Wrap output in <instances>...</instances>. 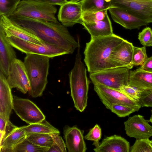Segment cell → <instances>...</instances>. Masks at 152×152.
Returning a JSON list of instances; mask_svg holds the SVG:
<instances>
[{"mask_svg":"<svg viewBox=\"0 0 152 152\" xmlns=\"http://www.w3.org/2000/svg\"><path fill=\"white\" fill-rule=\"evenodd\" d=\"M7 77L0 71V116L7 121L13 109V97Z\"/></svg>","mask_w":152,"mask_h":152,"instance_id":"18","label":"cell"},{"mask_svg":"<svg viewBox=\"0 0 152 152\" xmlns=\"http://www.w3.org/2000/svg\"><path fill=\"white\" fill-rule=\"evenodd\" d=\"M108 10L113 21L126 29H139L148 24L124 9L111 7Z\"/></svg>","mask_w":152,"mask_h":152,"instance_id":"16","label":"cell"},{"mask_svg":"<svg viewBox=\"0 0 152 152\" xmlns=\"http://www.w3.org/2000/svg\"><path fill=\"white\" fill-rule=\"evenodd\" d=\"M26 132L29 133H42L51 134L59 133L60 132L48 122L45 119L36 123L25 126Z\"/></svg>","mask_w":152,"mask_h":152,"instance_id":"25","label":"cell"},{"mask_svg":"<svg viewBox=\"0 0 152 152\" xmlns=\"http://www.w3.org/2000/svg\"><path fill=\"white\" fill-rule=\"evenodd\" d=\"M13 97V110L22 120L29 124L45 119L40 109L32 101L15 96Z\"/></svg>","mask_w":152,"mask_h":152,"instance_id":"9","label":"cell"},{"mask_svg":"<svg viewBox=\"0 0 152 152\" xmlns=\"http://www.w3.org/2000/svg\"><path fill=\"white\" fill-rule=\"evenodd\" d=\"M96 152H129V142L120 136L114 135L105 137L94 149Z\"/></svg>","mask_w":152,"mask_h":152,"instance_id":"20","label":"cell"},{"mask_svg":"<svg viewBox=\"0 0 152 152\" xmlns=\"http://www.w3.org/2000/svg\"><path fill=\"white\" fill-rule=\"evenodd\" d=\"M138 39L144 46H152V30L149 27H146L140 32Z\"/></svg>","mask_w":152,"mask_h":152,"instance_id":"36","label":"cell"},{"mask_svg":"<svg viewBox=\"0 0 152 152\" xmlns=\"http://www.w3.org/2000/svg\"><path fill=\"white\" fill-rule=\"evenodd\" d=\"M26 138L37 145L49 148L51 147L53 142L51 135L47 133H27Z\"/></svg>","mask_w":152,"mask_h":152,"instance_id":"26","label":"cell"},{"mask_svg":"<svg viewBox=\"0 0 152 152\" xmlns=\"http://www.w3.org/2000/svg\"><path fill=\"white\" fill-rule=\"evenodd\" d=\"M107 11L104 10L99 11L83 12L82 23L92 24L102 20L107 14Z\"/></svg>","mask_w":152,"mask_h":152,"instance_id":"28","label":"cell"},{"mask_svg":"<svg viewBox=\"0 0 152 152\" xmlns=\"http://www.w3.org/2000/svg\"><path fill=\"white\" fill-rule=\"evenodd\" d=\"M148 58L146 47H138L133 46L132 58L133 66H142Z\"/></svg>","mask_w":152,"mask_h":152,"instance_id":"30","label":"cell"},{"mask_svg":"<svg viewBox=\"0 0 152 152\" xmlns=\"http://www.w3.org/2000/svg\"><path fill=\"white\" fill-rule=\"evenodd\" d=\"M49 149L37 145L26 137L13 148L12 152H48Z\"/></svg>","mask_w":152,"mask_h":152,"instance_id":"27","label":"cell"},{"mask_svg":"<svg viewBox=\"0 0 152 152\" xmlns=\"http://www.w3.org/2000/svg\"><path fill=\"white\" fill-rule=\"evenodd\" d=\"M133 46L132 43L124 39L114 49L110 57L114 67H124L130 69L133 68Z\"/></svg>","mask_w":152,"mask_h":152,"instance_id":"15","label":"cell"},{"mask_svg":"<svg viewBox=\"0 0 152 152\" xmlns=\"http://www.w3.org/2000/svg\"><path fill=\"white\" fill-rule=\"evenodd\" d=\"M9 43L15 48L27 54L43 55L49 58L68 54L64 49L55 45L46 43L41 45L31 43L16 37H7Z\"/></svg>","mask_w":152,"mask_h":152,"instance_id":"7","label":"cell"},{"mask_svg":"<svg viewBox=\"0 0 152 152\" xmlns=\"http://www.w3.org/2000/svg\"><path fill=\"white\" fill-rule=\"evenodd\" d=\"M128 85L143 91L145 93L152 91V72L138 69L130 70Z\"/></svg>","mask_w":152,"mask_h":152,"instance_id":"21","label":"cell"},{"mask_svg":"<svg viewBox=\"0 0 152 152\" xmlns=\"http://www.w3.org/2000/svg\"><path fill=\"white\" fill-rule=\"evenodd\" d=\"M12 21L21 26L44 42L55 45L72 54L80 45L70 34L66 27L56 22L26 17L10 16Z\"/></svg>","mask_w":152,"mask_h":152,"instance_id":"1","label":"cell"},{"mask_svg":"<svg viewBox=\"0 0 152 152\" xmlns=\"http://www.w3.org/2000/svg\"><path fill=\"white\" fill-rule=\"evenodd\" d=\"M94 90L105 107L110 110L114 104L126 105L138 111L141 107L140 102L127 96L119 90L110 88L103 85H94Z\"/></svg>","mask_w":152,"mask_h":152,"instance_id":"8","label":"cell"},{"mask_svg":"<svg viewBox=\"0 0 152 152\" xmlns=\"http://www.w3.org/2000/svg\"><path fill=\"white\" fill-rule=\"evenodd\" d=\"M7 79L11 89L16 88L24 94L28 92L29 82L24 63L21 60L17 58L12 62Z\"/></svg>","mask_w":152,"mask_h":152,"instance_id":"11","label":"cell"},{"mask_svg":"<svg viewBox=\"0 0 152 152\" xmlns=\"http://www.w3.org/2000/svg\"><path fill=\"white\" fill-rule=\"evenodd\" d=\"M150 144L151 146L152 147V140H150Z\"/></svg>","mask_w":152,"mask_h":152,"instance_id":"43","label":"cell"},{"mask_svg":"<svg viewBox=\"0 0 152 152\" xmlns=\"http://www.w3.org/2000/svg\"><path fill=\"white\" fill-rule=\"evenodd\" d=\"M140 102L141 107H152V91L143 94Z\"/></svg>","mask_w":152,"mask_h":152,"instance_id":"37","label":"cell"},{"mask_svg":"<svg viewBox=\"0 0 152 152\" xmlns=\"http://www.w3.org/2000/svg\"><path fill=\"white\" fill-rule=\"evenodd\" d=\"M8 121L0 116V132L4 131Z\"/></svg>","mask_w":152,"mask_h":152,"instance_id":"40","label":"cell"},{"mask_svg":"<svg viewBox=\"0 0 152 152\" xmlns=\"http://www.w3.org/2000/svg\"><path fill=\"white\" fill-rule=\"evenodd\" d=\"M119 90L130 98L140 102L141 96L145 92L143 91L128 85L123 86Z\"/></svg>","mask_w":152,"mask_h":152,"instance_id":"34","label":"cell"},{"mask_svg":"<svg viewBox=\"0 0 152 152\" xmlns=\"http://www.w3.org/2000/svg\"><path fill=\"white\" fill-rule=\"evenodd\" d=\"M50 58L27 54L24 64L30 83L29 94L33 98L41 96L48 83Z\"/></svg>","mask_w":152,"mask_h":152,"instance_id":"3","label":"cell"},{"mask_svg":"<svg viewBox=\"0 0 152 152\" xmlns=\"http://www.w3.org/2000/svg\"><path fill=\"white\" fill-rule=\"evenodd\" d=\"M53 138V143L51 147L48 152H66L67 151L65 143L60 133H53L50 134Z\"/></svg>","mask_w":152,"mask_h":152,"instance_id":"32","label":"cell"},{"mask_svg":"<svg viewBox=\"0 0 152 152\" xmlns=\"http://www.w3.org/2000/svg\"><path fill=\"white\" fill-rule=\"evenodd\" d=\"M149 122V120L145 119L141 115L129 117L124 122L126 134L136 139L149 138L152 136V126Z\"/></svg>","mask_w":152,"mask_h":152,"instance_id":"13","label":"cell"},{"mask_svg":"<svg viewBox=\"0 0 152 152\" xmlns=\"http://www.w3.org/2000/svg\"><path fill=\"white\" fill-rule=\"evenodd\" d=\"M151 115L150 117V120H149L150 122H151L152 124V110H151Z\"/></svg>","mask_w":152,"mask_h":152,"instance_id":"41","label":"cell"},{"mask_svg":"<svg viewBox=\"0 0 152 152\" xmlns=\"http://www.w3.org/2000/svg\"><path fill=\"white\" fill-rule=\"evenodd\" d=\"M124 39L114 34L91 38L84 52V61L90 73L114 68L111 60L113 51Z\"/></svg>","mask_w":152,"mask_h":152,"instance_id":"2","label":"cell"},{"mask_svg":"<svg viewBox=\"0 0 152 152\" xmlns=\"http://www.w3.org/2000/svg\"><path fill=\"white\" fill-rule=\"evenodd\" d=\"M130 70L124 67L112 68L90 73L89 77L94 85L101 84L120 90L128 85Z\"/></svg>","mask_w":152,"mask_h":152,"instance_id":"6","label":"cell"},{"mask_svg":"<svg viewBox=\"0 0 152 152\" xmlns=\"http://www.w3.org/2000/svg\"><path fill=\"white\" fill-rule=\"evenodd\" d=\"M64 138L69 152H85L87 150L83 131L77 126L66 125L63 128Z\"/></svg>","mask_w":152,"mask_h":152,"instance_id":"17","label":"cell"},{"mask_svg":"<svg viewBox=\"0 0 152 152\" xmlns=\"http://www.w3.org/2000/svg\"><path fill=\"white\" fill-rule=\"evenodd\" d=\"M25 126L18 127L4 137L0 141V152H12L13 148L26 137Z\"/></svg>","mask_w":152,"mask_h":152,"instance_id":"22","label":"cell"},{"mask_svg":"<svg viewBox=\"0 0 152 152\" xmlns=\"http://www.w3.org/2000/svg\"><path fill=\"white\" fill-rule=\"evenodd\" d=\"M20 0H0V15L7 17L11 15L15 10Z\"/></svg>","mask_w":152,"mask_h":152,"instance_id":"29","label":"cell"},{"mask_svg":"<svg viewBox=\"0 0 152 152\" xmlns=\"http://www.w3.org/2000/svg\"><path fill=\"white\" fill-rule=\"evenodd\" d=\"M111 0H82L80 1L83 12L108 10L112 7Z\"/></svg>","mask_w":152,"mask_h":152,"instance_id":"24","label":"cell"},{"mask_svg":"<svg viewBox=\"0 0 152 152\" xmlns=\"http://www.w3.org/2000/svg\"><path fill=\"white\" fill-rule=\"evenodd\" d=\"M83 11L80 1L70 0L60 6L58 15V20L66 27H71L76 23L82 24Z\"/></svg>","mask_w":152,"mask_h":152,"instance_id":"14","label":"cell"},{"mask_svg":"<svg viewBox=\"0 0 152 152\" xmlns=\"http://www.w3.org/2000/svg\"><path fill=\"white\" fill-rule=\"evenodd\" d=\"M37 1L51 4L54 5L60 6L66 2L68 0H34Z\"/></svg>","mask_w":152,"mask_h":152,"instance_id":"39","label":"cell"},{"mask_svg":"<svg viewBox=\"0 0 152 152\" xmlns=\"http://www.w3.org/2000/svg\"><path fill=\"white\" fill-rule=\"evenodd\" d=\"M138 69L140 70L152 72V56L148 58L143 64Z\"/></svg>","mask_w":152,"mask_h":152,"instance_id":"38","label":"cell"},{"mask_svg":"<svg viewBox=\"0 0 152 152\" xmlns=\"http://www.w3.org/2000/svg\"><path fill=\"white\" fill-rule=\"evenodd\" d=\"M13 48L7 40L4 29L0 26V71L6 77L10 64L17 58Z\"/></svg>","mask_w":152,"mask_h":152,"instance_id":"19","label":"cell"},{"mask_svg":"<svg viewBox=\"0 0 152 152\" xmlns=\"http://www.w3.org/2000/svg\"><path fill=\"white\" fill-rule=\"evenodd\" d=\"M149 138L136 139L130 148V152H152V147Z\"/></svg>","mask_w":152,"mask_h":152,"instance_id":"31","label":"cell"},{"mask_svg":"<svg viewBox=\"0 0 152 152\" xmlns=\"http://www.w3.org/2000/svg\"><path fill=\"white\" fill-rule=\"evenodd\" d=\"M76 55L73 68L69 74L71 96L77 110L82 112L87 105L88 92L90 81L87 76L86 69L81 61L80 44Z\"/></svg>","mask_w":152,"mask_h":152,"instance_id":"4","label":"cell"},{"mask_svg":"<svg viewBox=\"0 0 152 152\" xmlns=\"http://www.w3.org/2000/svg\"><path fill=\"white\" fill-rule=\"evenodd\" d=\"M112 7L124 9L148 23H152V1L111 0Z\"/></svg>","mask_w":152,"mask_h":152,"instance_id":"10","label":"cell"},{"mask_svg":"<svg viewBox=\"0 0 152 152\" xmlns=\"http://www.w3.org/2000/svg\"><path fill=\"white\" fill-rule=\"evenodd\" d=\"M71 1H74V2H78L81 1L82 0H70Z\"/></svg>","mask_w":152,"mask_h":152,"instance_id":"42","label":"cell"},{"mask_svg":"<svg viewBox=\"0 0 152 152\" xmlns=\"http://www.w3.org/2000/svg\"><path fill=\"white\" fill-rule=\"evenodd\" d=\"M151 0V1H152V0Z\"/></svg>","mask_w":152,"mask_h":152,"instance_id":"44","label":"cell"},{"mask_svg":"<svg viewBox=\"0 0 152 152\" xmlns=\"http://www.w3.org/2000/svg\"><path fill=\"white\" fill-rule=\"evenodd\" d=\"M101 137V128L98 124H96L90 129L88 133L84 136V138L86 140L93 141V145L96 147L99 144V141Z\"/></svg>","mask_w":152,"mask_h":152,"instance_id":"35","label":"cell"},{"mask_svg":"<svg viewBox=\"0 0 152 152\" xmlns=\"http://www.w3.org/2000/svg\"><path fill=\"white\" fill-rule=\"evenodd\" d=\"M110 110L119 117H125L136 111L132 107L119 104H112Z\"/></svg>","mask_w":152,"mask_h":152,"instance_id":"33","label":"cell"},{"mask_svg":"<svg viewBox=\"0 0 152 152\" xmlns=\"http://www.w3.org/2000/svg\"><path fill=\"white\" fill-rule=\"evenodd\" d=\"M82 25L89 33L91 38L107 36L113 34L111 22L107 14L102 20L92 24L83 23Z\"/></svg>","mask_w":152,"mask_h":152,"instance_id":"23","label":"cell"},{"mask_svg":"<svg viewBox=\"0 0 152 152\" xmlns=\"http://www.w3.org/2000/svg\"><path fill=\"white\" fill-rule=\"evenodd\" d=\"M57 9L55 5L34 0H22L11 16L26 17L34 19L57 22Z\"/></svg>","mask_w":152,"mask_h":152,"instance_id":"5","label":"cell"},{"mask_svg":"<svg viewBox=\"0 0 152 152\" xmlns=\"http://www.w3.org/2000/svg\"><path fill=\"white\" fill-rule=\"evenodd\" d=\"M0 26L4 29L7 37H15L41 45L46 43L21 26L12 20L8 17L4 15H0Z\"/></svg>","mask_w":152,"mask_h":152,"instance_id":"12","label":"cell"}]
</instances>
